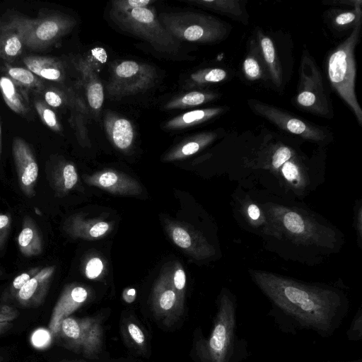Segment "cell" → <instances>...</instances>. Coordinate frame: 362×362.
<instances>
[{
    "label": "cell",
    "mask_w": 362,
    "mask_h": 362,
    "mask_svg": "<svg viewBox=\"0 0 362 362\" xmlns=\"http://www.w3.org/2000/svg\"><path fill=\"white\" fill-rule=\"evenodd\" d=\"M251 276L271 303L268 315L284 333L310 331L328 338L339 329L348 315V299L335 288L263 271H252Z\"/></svg>",
    "instance_id": "6da1fadb"
},
{
    "label": "cell",
    "mask_w": 362,
    "mask_h": 362,
    "mask_svg": "<svg viewBox=\"0 0 362 362\" xmlns=\"http://www.w3.org/2000/svg\"><path fill=\"white\" fill-rule=\"evenodd\" d=\"M237 309L235 296L223 290L210 335L200 336L195 341L199 362H245L249 357L247 341L238 333Z\"/></svg>",
    "instance_id": "7a4b0ae2"
},
{
    "label": "cell",
    "mask_w": 362,
    "mask_h": 362,
    "mask_svg": "<svg viewBox=\"0 0 362 362\" xmlns=\"http://www.w3.org/2000/svg\"><path fill=\"white\" fill-rule=\"evenodd\" d=\"M362 23L354 28L350 35L332 51L327 61V72L332 88L341 98L362 125V109L356 91V66L355 49L359 41Z\"/></svg>",
    "instance_id": "3957f363"
},
{
    "label": "cell",
    "mask_w": 362,
    "mask_h": 362,
    "mask_svg": "<svg viewBox=\"0 0 362 362\" xmlns=\"http://www.w3.org/2000/svg\"><path fill=\"white\" fill-rule=\"evenodd\" d=\"M266 209L268 222L278 234L298 244L333 247L334 232L300 211L275 204Z\"/></svg>",
    "instance_id": "277c9868"
},
{
    "label": "cell",
    "mask_w": 362,
    "mask_h": 362,
    "mask_svg": "<svg viewBox=\"0 0 362 362\" xmlns=\"http://www.w3.org/2000/svg\"><path fill=\"white\" fill-rule=\"evenodd\" d=\"M295 103L299 108L312 114L326 118L333 117L321 72L306 49L302 53Z\"/></svg>",
    "instance_id": "5b68a950"
},
{
    "label": "cell",
    "mask_w": 362,
    "mask_h": 362,
    "mask_svg": "<svg viewBox=\"0 0 362 362\" xmlns=\"http://www.w3.org/2000/svg\"><path fill=\"white\" fill-rule=\"evenodd\" d=\"M103 329L96 317L64 318L55 337L69 350L97 359L103 346Z\"/></svg>",
    "instance_id": "8992f818"
},
{
    "label": "cell",
    "mask_w": 362,
    "mask_h": 362,
    "mask_svg": "<svg viewBox=\"0 0 362 362\" xmlns=\"http://www.w3.org/2000/svg\"><path fill=\"white\" fill-rule=\"evenodd\" d=\"M1 22L15 29L20 35L24 46L33 49L47 47L56 41L68 28L67 21L58 16L32 19L14 15L8 21Z\"/></svg>",
    "instance_id": "52a82bcc"
},
{
    "label": "cell",
    "mask_w": 362,
    "mask_h": 362,
    "mask_svg": "<svg viewBox=\"0 0 362 362\" xmlns=\"http://www.w3.org/2000/svg\"><path fill=\"white\" fill-rule=\"evenodd\" d=\"M254 114L264 117L279 129L303 139L322 144L328 140L329 132L318 126L296 117L269 104L256 99L247 100Z\"/></svg>",
    "instance_id": "ba28073f"
},
{
    "label": "cell",
    "mask_w": 362,
    "mask_h": 362,
    "mask_svg": "<svg viewBox=\"0 0 362 362\" xmlns=\"http://www.w3.org/2000/svg\"><path fill=\"white\" fill-rule=\"evenodd\" d=\"M12 154L18 182L23 192L28 197L35 195V186L38 177V165L29 145L16 136L12 143Z\"/></svg>",
    "instance_id": "9c48e42d"
},
{
    "label": "cell",
    "mask_w": 362,
    "mask_h": 362,
    "mask_svg": "<svg viewBox=\"0 0 362 362\" xmlns=\"http://www.w3.org/2000/svg\"><path fill=\"white\" fill-rule=\"evenodd\" d=\"M55 267H46L30 279L16 294L18 302L25 307H37L45 300Z\"/></svg>",
    "instance_id": "30bf717a"
},
{
    "label": "cell",
    "mask_w": 362,
    "mask_h": 362,
    "mask_svg": "<svg viewBox=\"0 0 362 362\" xmlns=\"http://www.w3.org/2000/svg\"><path fill=\"white\" fill-rule=\"evenodd\" d=\"M88 298V291L81 286L66 288L56 303L51 315L49 329L56 337L62 321L81 307Z\"/></svg>",
    "instance_id": "8fae6325"
},
{
    "label": "cell",
    "mask_w": 362,
    "mask_h": 362,
    "mask_svg": "<svg viewBox=\"0 0 362 362\" xmlns=\"http://www.w3.org/2000/svg\"><path fill=\"white\" fill-rule=\"evenodd\" d=\"M259 53L274 85L280 88L283 83L281 64L272 40L261 30L257 29L255 38Z\"/></svg>",
    "instance_id": "7c38bea8"
},
{
    "label": "cell",
    "mask_w": 362,
    "mask_h": 362,
    "mask_svg": "<svg viewBox=\"0 0 362 362\" xmlns=\"http://www.w3.org/2000/svg\"><path fill=\"white\" fill-rule=\"evenodd\" d=\"M0 91L4 102L14 112L21 115L30 113V106L27 93L8 76L0 77Z\"/></svg>",
    "instance_id": "4fadbf2b"
},
{
    "label": "cell",
    "mask_w": 362,
    "mask_h": 362,
    "mask_svg": "<svg viewBox=\"0 0 362 362\" xmlns=\"http://www.w3.org/2000/svg\"><path fill=\"white\" fill-rule=\"evenodd\" d=\"M18 247L25 257L39 255L43 250L42 240L35 221L30 216H25L22 229L18 237Z\"/></svg>",
    "instance_id": "5bb4252c"
},
{
    "label": "cell",
    "mask_w": 362,
    "mask_h": 362,
    "mask_svg": "<svg viewBox=\"0 0 362 362\" xmlns=\"http://www.w3.org/2000/svg\"><path fill=\"white\" fill-rule=\"evenodd\" d=\"M26 68L37 76L59 81L62 77L61 66L54 58L45 56H26L23 59Z\"/></svg>",
    "instance_id": "9a60e30c"
},
{
    "label": "cell",
    "mask_w": 362,
    "mask_h": 362,
    "mask_svg": "<svg viewBox=\"0 0 362 362\" xmlns=\"http://www.w3.org/2000/svg\"><path fill=\"white\" fill-rule=\"evenodd\" d=\"M23 46L18 33L0 21V58L8 62H12L21 54Z\"/></svg>",
    "instance_id": "2e32d148"
},
{
    "label": "cell",
    "mask_w": 362,
    "mask_h": 362,
    "mask_svg": "<svg viewBox=\"0 0 362 362\" xmlns=\"http://www.w3.org/2000/svg\"><path fill=\"white\" fill-rule=\"evenodd\" d=\"M263 64L256 40L250 41L249 51L243 62V71L246 78L251 81H258L265 76Z\"/></svg>",
    "instance_id": "e0dca14e"
},
{
    "label": "cell",
    "mask_w": 362,
    "mask_h": 362,
    "mask_svg": "<svg viewBox=\"0 0 362 362\" xmlns=\"http://www.w3.org/2000/svg\"><path fill=\"white\" fill-rule=\"evenodd\" d=\"M7 76L12 79L16 84L28 90L40 92L44 88L42 81L38 76L28 69L5 65Z\"/></svg>",
    "instance_id": "ac0fdd59"
},
{
    "label": "cell",
    "mask_w": 362,
    "mask_h": 362,
    "mask_svg": "<svg viewBox=\"0 0 362 362\" xmlns=\"http://www.w3.org/2000/svg\"><path fill=\"white\" fill-rule=\"evenodd\" d=\"M361 4L351 10H334L330 17L332 27L337 30L344 31L353 29L358 23H362Z\"/></svg>",
    "instance_id": "d6986e66"
},
{
    "label": "cell",
    "mask_w": 362,
    "mask_h": 362,
    "mask_svg": "<svg viewBox=\"0 0 362 362\" xmlns=\"http://www.w3.org/2000/svg\"><path fill=\"white\" fill-rule=\"evenodd\" d=\"M205 6L226 14L237 21L247 23L248 16L243 1L238 0L203 1Z\"/></svg>",
    "instance_id": "ffe728a7"
},
{
    "label": "cell",
    "mask_w": 362,
    "mask_h": 362,
    "mask_svg": "<svg viewBox=\"0 0 362 362\" xmlns=\"http://www.w3.org/2000/svg\"><path fill=\"white\" fill-rule=\"evenodd\" d=\"M112 139L115 144L119 148L124 149L130 146L133 139V129L128 120L119 119L115 122Z\"/></svg>",
    "instance_id": "44dd1931"
},
{
    "label": "cell",
    "mask_w": 362,
    "mask_h": 362,
    "mask_svg": "<svg viewBox=\"0 0 362 362\" xmlns=\"http://www.w3.org/2000/svg\"><path fill=\"white\" fill-rule=\"evenodd\" d=\"M52 177L57 189H59V187L62 185V189L64 190L72 189L78 180V175L74 166L69 163L63 166L61 175H54Z\"/></svg>",
    "instance_id": "7402d4cb"
},
{
    "label": "cell",
    "mask_w": 362,
    "mask_h": 362,
    "mask_svg": "<svg viewBox=\"0 0 362 362\" xmlns=\"http://www.w3.org/2000/svg\"><path fill=\"white\" fill-rule=\"evenodd\" d=\"M124 334L134 347L141 351H146V339L141 327L134 322H127L124 326Z\"/></svg>",
    "instance_id": "603a6c76"
},
{
    "label": "cell",
    "mask_w": 362,
    "mask_h": 362,
    "mask_svg": "<svg viewBox=\"0 0 362 362\" xmlns=\"http://www.w3.org/2000/svg\"><path fill=\"white\" fill-rule=\"evenodd\" d=\"M35 110L43 123L54 131H59L60 126L54 111L42 100L34 102Z\"/></svg>",
    "instance_id": "cb8c5ba5"
},
{
    "label": "cell",
    "mask_w": 362,
    "mask_h": 362,
    "mask_svg": "<svg viewBox=\"0 0 362 362\" xmlns=\"http://www.w3.org/2000/svg\"><path fill=\"white\" fill-rule=\"evenodd\" d=\"M293 156V151L286 146H281L276 148L271 159V164L275 169L279 168L286 162L291 160Z\"/></svg>",
    "instance_id": "d4e9b609"
},
{
    "label": "cell",
    "mask_w": 362,
    "mask_h": 362,
    "mask_svg": "<svg viewBox=\"0 0 362 362\" xmlns=\"http://www.w3.org/2000/svg\"><path fill=\"white\" fill-rule=\"evenodd\" d=\"M41 269V267H34L28 269V271L21 273L18 276H17L13 281L11 288L10 293L13 296H16L17 292L34 276H35L39 271Z\"/></svg>",
    "instance_id": "484cf974"
},
{
    "label": "cell",
    "mask_w": 362,
    "mask_h": 362,
    "mask_svg": "<svg viewBox=\"0 0 362 362\" xmlns=\"http://www.w3.org/2000/svg\"><path fill=\"white\" fill-rule=\"evenodd\" d=\"M347 339L358 341L362 339V311L360 308L355 314L351 325L346 332Z\"/></svg>",
    "instance_id": "4316f807"
},
{
    "label": "cell",
    "mask_w": 362,
    "mask_h": 362,
    "mask_svg": "<svg viewBox=\"0 0 362 362\" xmlns=\"http://www.w3.org/2000/svg\"><path fill=\"white\" fill-rule=\"evenodd\" d=\"M104 99L103 89L100 83L91 85L88 90V100L89 105L94 109L101 107Z\"/></svg>",
    "instance_id": "83f0119b"
},
{
    "label": "cell",
    "mask_w": 362,
    "mask_h": 362,
    "mask_svg": "<svg viewBox=\"0 0 362 362\" xmlns=\"http://www.w3.org/2000/svg\"><path fill=\"white\" fill-rule=\"evenodd\" d=\"M139 64L133 61H126L116 68V74L122 78H128L135 75L139 71Z\"/></svg>",
    "instance_id": "f1b7e54d"
},
{
    "label": "cell",
    "mask_w": 362,
    "mask_h": 362,
    "mask_svg": "<svg viewBox=\"0 0 362 362\" xmlns=\"http://www.w3.org/2000/svg\"><path fill=\"white\" fill-rule=\"evenodd\" d=\"M227 76L228 73L224 69L214 68L205 71L202 77H200V79L209 83H218L224 81L227 78Z\"/></svg>",
    "instance_id": "f546056e"
},
{
    "label": "cell",
    "mask_w": 362,
    "mask_h": 362,
    "mask_svg": "<svg viewBox=\"0 0 362 362\" xmlns=\"http://www.w3.org/2000/svg\"><path fill=\"white\" fill-rule=\"evenodd\" d=\"M281 170L283 175L288 181L294 182L299 180V168L294 162L288 160L283 165Z\"/></svg>",
    "instance_id": "4dcf8cb0"
},
{
    "label": "cell",
    "mask_w": 362,
    "mask_h": 362,
    "mask_svg": "<svg viewBox=\"0 0 362 362\" xmlns=\"http://www.w3.org/2000/svg\"><path fill=\"white\" fill-rule=\"evenodd\" d=\"M11 227V218L8 214H0V250L4 248Z\"/></svg>",
    "instance_id": "1f68e13d"
},
{
    "label": "cell",
    "mask_w": 362,
    "mask_h": 362,
    "mask_svg": "<svg viewBox=\"0 0 362 362\" xmlns=\"http://www.w3.org/2000/svg\"><path fill=\"white\" fill-rule=\"evenodd\" d=\"M173 239L176 245L182 248H187L191 245L189 233L182 228H175L173 230Z\"/></svg>",
    "instance_id": "d6a6232c"
},
{
    "label": "cell",
    "mask_w": 362,
    "mask_h": 362,
    "mask_svg": "<svg viewBox=\"0 0 362 362\" xmlns=\"http://www.w3.org/2000/svg\"><path fill=\"white\" fill-rule=\"evenodd\" d=\"M131 15L134 19L141 23H149L154 19L152 11L144 7L133 8Z\"/></svg>",
    "instance_id": "836d02e7"
},
{
    "label": "cell",
    "mask_w": 362,
    "mask_h": 362,
    "mask_svg": "<svg viewBox=\"0 0 362 362\" xmlns=\"http://www.w3.org/2000/svg\"><path fill=\"white\" fill-rule=\"evenodd\" d=\"M103 268L101 260L98 257L90 259L86 267V274L89 279H95L100 275Z\"/></svg>",
    "instance_id": "e575fe53"
},
{
    "label": "cell",
    "mask_w": 362,
    "mask_h": 362,
    "mask_svg": "<svg viewBox=\"0 0 362 362\" xmlns=\"http://www.w3.org/2000/svg\"><path fill=\"white\" fill-rule=\"evenodd\" d=\"M211 96L206 95L205 94L194 91L187 93L182 98V103L188 105H197L204 103Z\"/></svg>",
    "instance_id": "d590c367"
},
{
    "label": "cell",
    "mask_w": 362,
    "mask_h": 362,
    "mask_svg": "<svg viewBox=\"0 0 362 362\" xmlns=\"http://www.w3.org/2000/svg\"><path fill=\"white\" fill-rule=\"evenodd\" d=\"M43 97L46 104L52 107H58L63 103L60 94L52 89L46 90L44 93Z\"/></svg>",
    "instance_id": "8d00e7d4"
},
{
    "label": "cell",
    "mask_w": 362,
    "mask_h": 362,
    "mask_svg": "<svg viewBox=\"0 0 362 362\" xmlns=\"http://www.w3.org/2000/svg\"><path fill=\"white\" fill-rule=\"evenodd\" d=\"M18 315V311L7 305H0V322H12Z\"/></svg>",
    "instance_id": "74e56055"
},
{
    "label": "cell",
    "mask_w": 362,
    "mask_h": 362,
    "mask_svg": "<svg viewBox=\"0 0 362 362\" xmlns=\"http://www.w3.org/2000/svg\"><path fill=\"white\" fill-rule=\"evenodd\" d=\"M117 180V176L112 172H106L100 175L98 178L99 185L103 187H110Z\"/></svg>",
    "instance_id": "f35d334b"
},
{
    "label": "cell",
    "mask_w": 362,
    "mask_h": 362,
    "mask_svg": "<svg viewBox=\"0 0 362 362\" xmlns=\"http://www.w3.org/2000/svg\"><path fill=\"white\" fill-rule=\"evenodd\" d=\"M185 274L182 269H177L174 275V286L177 291H182L185 286Z\"/></svg>",
    "instance_id": "ab89813d"
},
{
    "label": "cell",
    "mask_w": 362,
    "mask_h": 362,
    "mask_svg": "<svg viewBox=\"0 0 362 362\" xmlns=\"http://www.w3.org/2000/svg\"><path fill=\"white\" fill-rule=\"evenodd\" d=\"M109 226L105 222H100L95 224L90 230L89 233L92 237L97 238L103 235L108 229Z\"/></svg>",
    "instance_id": "60d3db41"
},
{
    "label": "cell",
    "mask_w": 362,
    "mask_h": 362,
    "mask_svg": "<svg viewBox=\"0 0 362 362\" xmlns=\"http://www.w3.org/2000/svg\"><path fill=\"white\" fill-rule=\"evenodd\" d=\"M91 53L100 63H105L107 61V54L104 49L101 47H95L91 50Z\"/></svg>",
    "instance_id": "b9f144b4"
},
{
    "label": "cell",
    "mask_w": 362,
    "mask_h": 362,
    "mask_svg": "<svg viewBox=\"0 0 362 362\" xmlns=\"http://www.w3.org/2000/svg\"><path fill=\"white\" fill-rule=\"evenodd\" d=\"M199 147V144L197 142L192 141L185 145L182 151L185 155H191L198 151Z\"/></svg>",
    "instance_id": "7bdbcfd3"
},
{
    "label": "cell",
    "mask_w": 362,
    "mask_h": 362,
    "mask_svg": "<svg viewBox=\"0 0 362 362\" xmlns=\"http://www.w3.org/2000/svg\"><path fill=\"white\" fill-rule=\"evenodd\" d=\"M247 214L252 220H257L260 216V211L255 204H250L247 208Z\"/></svg>",
    "instance_id": "ee69618b"
},
{
    "label": "cell",
    "mask_w": 362,
    "mask_h": 362,
    "mask_svg": "<svg viewBox=\"0 0 362 362\" xmlns=\"http://www.w3.org/2000/svg\"><path fill=\"white\" fill-rule=\"evenodd\" d=\"M123 299L128 303H132L136 298V291L134 288L125 290L122 295Z\"/></svg>",
    "instance_id": "f6af8a7d"
},
{
    "label": "cell",
    "mask_w": 362,
    "mask_h": 362,
    "mask_svg": "<svg viewBox=\"0 0 362 362\" xmlns=\"http://www.w3.org/2000/svg\"><path fill=\"white\" fill-rule=\"evenodd\" d=\"M150 3L149 0H129L128 4L130 6L134 8L144 7Z\"/></svg>",
    "instance_id": "bcb514c9"
},
{
    "label": "cell",
    "mask_w": 362,
    "mask_h": 362,
    "mask_svg": "<svg viewBox=\"0 0 362 362\" xmlns=\"http://www.w3.org/2000/svg\"><path fill=\"white\" fill-rule=\"evenodd\" d=\"M11 326V322H0V334L7 331Z\"/></svg>",
    "instance_id": "7dc6e473"
},
{
    "label": "cell",
    "mask_w": 362,
    "mask_h": 362,
    "mask_svg": "<svg viewBox=\"0 0 362 362\" xmlns=\"http://www.w3.org/2000/svg\"><path fill=\"white\" fill-rule=\"evenodd\" d=\"M357 218L358 219V232H359V235H361V208H359L358 209V217Z\"/></svg>",
    "instance_id": "c3c4849f"
},
{
    "label": "cell",
    "mask_w": 362,
    "mask_h": 362,
    "mask_svg": "<svg viewBox=\"0 0 362 362\" xmlns=\"http://www.w3.org/2000/svg\"><path fill=\"white\" fill-rule=\"evenodd\" d=\"M59 362H86L82 360H69V359H62Z\"/></svg>",
    "instance_id": "681fc988"
},
{
    "label": "cell",
    "mask_w": 362,
    "mask_h": 362,
    "mask_svg": "<svg viewBox=\"0 0 362 362\" xmlns=\"http://www.w3.org/2000/svg\"><path fill=\"white\" fill-rule=\"evenodd\" d=\"M1 151H2V144H1V124H0V159L1 156Z\"/></svg>",
    "instance_id": "f907efd6"
},
{
    "label": "cell",
    "mask_w": 362,
    "mask_h": 362,
    "mask_svg": "<svg viewBox=\"0 0 362 362\" xmlns=\"http://www.w3.org/2000/svg\"><path fill=\"white\" fill-rule=\"evenodd\" d=\"M3 361H4V358L1 356H0V362H3Z\"/></svg>",
    "instance_id": "816d5d0a"
},
{
    "label": "cell",
    "mask_w": 362,
    "mask_h": 362,
    "mask_svg": "<svg viewBox=\"0 0 362 362\" xmlns=\"http://www.w3.org/2000/svg\"><path fill=\"white\" fill-rule=\"evenodd\" d=\"M348 362H362L361 360H358V361H348Z\"/></svg>",
    "instance_id": "f5cc1de1"
},
{
    "label": "cell",
    "mask_w": 362,
    "mask_h": 362,
    "mask_svg": "<svg viewBox=\"0 0 362 362\" xmlns=\"http://www.w3.org/2000/svg\"><path fill=\"white\" fill-rule=\"evenodd\" d=\"M1 274H2V272H1V271L0 270V275H1Z\"/></svg>",
    "instance_id": "db71d44e"
}]
</instances>
